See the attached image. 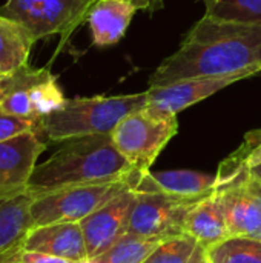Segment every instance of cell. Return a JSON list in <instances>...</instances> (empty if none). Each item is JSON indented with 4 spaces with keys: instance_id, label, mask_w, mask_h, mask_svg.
I'll return each mask as SVG.
<instances>
[{
    "instance_id": "obj_17",
    "label": "cell",
    "mask_w": 261,
    "mask_h": 263,
    "mask_svg": "<svg viewBox=\"0 0 261 263\" xmlns=\"http://www.w3.org/2000/svg\"><path fill=\"white\" fill-rule=\"evenodd\" d=\"M32 200L34 196L29 191L0 197V256L20 247L32 228Z\"/></svg>"
},
{
    "instance_id": "obj_5",
    "label": "cell",
    "mask_w": 261,
    "mask_h": 263,
    "mask_svg": "<svg viewBox=\"0 0 261 263\" xmlns=\"http://www.w3.org/2000/svg\"><path fill=\"white\" fill-rule=\"evenodd\" d=\"M177 131L175 114L146 105L123 117L111 137L118 153L137 173L143 174L149 171V166Z\"/></svg>"
},
{
    "instance_id": "obj_13",
    "label": "cell",
    "mask_w": 261,
    "mask_h": 263,
    "mask_svg": "<svg viewBox=\"0 0 261 263\" xmlns=\"http://www.w3.org/2000/svg\"><path fill=\"white\" fill-rule=\"evenodd\" d=\"M26 251L40 253L74 263L88 262V251L80 223L65 222L31 228L22 242Z\"/></svg>"
},
{
    "instance_id": "obj_16",
    "label": "cell",
    "mask_w": 261,
    "mask_h": 263,
    "mask_svg": "<svg viewBox=\"0 0 261 263\" xmlns=\"http://www.w3.org/2000/svg\"><path fill=\"white\" fill-rule=\"evenodd\" d=\"M185 233L195 237L197 242L206 250L232 237L228 230L217 190L191 211L186 220Z\"/></svg>"
},
{
    "instance_id": "obj_24",
    "label": "cell",
    "mask_w": 261,
    "mask_h": 263,
    "mask_svg": "<svg viewBox=\"0 0 261 263\" xmlns=\"http://www.w3.org/2000/svg\"><path fill=\"white\" fill-rule=\"evenodd\" d=\"M188 263H209V259H208V251L203 245H197V248L194 250L192 256L189 257Z\"/></svg>"
},
{
    "instance_id": "obj_9",
    "label": "cell",
    "mask_w": 261,
    "mask_h": 263,
    "mask_svg": "<svg viewBox=\"0 0 261 263\" xmlns=\"http://www.w3.org/2000/svg\"><path fill=\"white\" fill-rule=\"evenodd\" d=\"M217 191L231 236L261 242L260 182L246 170L232 182L217 186Z\"/></svg>"
},
{
    "instance_id": "obj_10",
    "label": "cell",
    "mask_w": 261,
    "mask_h": 263,
    "mask_svg": "<svg viewBox=\"0 0 261 263\" xmlns=\"http://www.w3.org/2000/svg\"><path fill=\"white\" fill-rule=\"evenodd\" d=\"M46 143L35 131L0 142V197L28 191L29 179Z\"/></svg>"
},
{
    "instance_id": "obj_7",
    "label": "cell",
    "mask_w": 261,
    "mask_h": 263,
    "mask_svg": "<svg viewBox=\"0 0 261 263\" xmlns=\"http://www.w3.org/2000/svg\"><path fill=\"white\" fill-rule=\"evenodd\" d=\"M209 194L197 197L171 196L165 193H137L132 203L126 234L142 239L166 240L185 233L191 211Z\"/></svg>"
},
{
    "instance_id": "obj_8",
    "label": "cell",
    "mask_w": 261,
    "mask_h": 263,
    "mask_svg": "<svg viewBox=\"0 0 261 263\" xmlns=\"http://www.w3.org/2000/svg\"><path fill=\"white\" fill-rule=\"evenodd\" d=\"M94 0H6L0 14L23 25L37 40L62 35L66 40L89 14Z\"/></svg>"
},
{
    "instance_id": "obj_6",
    "label": "cell",
    "mask_w": 261,
    "mask_h": 263,
    "mask_svg": "<svg viewBox=\"0 0 261 263\" xmlns=\"http://www.w3.org/2000/svg\"><path fill=\"white\" fill-rule=\"evenodd\" d=\"M65 100L57 77L49 68H34L28 63L0 79V108L37 125L60 108Z\"/></svg>"
},
{
    "instance_id": "obj_20",
    "label": "cell",
    "mask_w": 261,
    "mask_h": 263,
    "mask_svg": "<svg viewBox=\"0 0 261 263\" xmlns=\"http://www.w3.org/2000/svg\"><path fill=\"white\" fill-rule=\"evenodd\" d=\"M206 251L209 263H261V242L248 237H229Z\"/></svg>"
},
{
    "instance_id": "obj_12",
    "label": "cell",
    "mask_w": 261,
    "mask_h": 263,
    "mask_svg": "<svg viewBox=\"0 0 261 263\" xmlns=\"http://www.w3.org/2000/svg\"><path fill=\"white\" fill-rule=\"evenodd\" d=\"M238 80L242 79L240 77H194L163 86H152L146 91L148 105L155 109L177 116L180 111L211 97L212 94L231 86Z\"/></svg>"
},
{
    "instance_id": "obj_19",
    "label": "cell",
    "mask_w": 261,
    "mask_h": 263,
    "mask_svg": "<svg viewBox=\"0 0 261 263\" xmlns=\"http://www.w3.org/2000/svg\"><path fill=\"white\" fill-rule=\"evenodd\" d=\"M162 242L158 239H142L125 234L109 250L88 263H143Z\"/></svg>"
},
{
    "instance_id": "obj_1",
    "label": "cell",
    "mask_w": 261,
    "mask_h": 263,
    "mask_svg": "<svg viewBox=\"0 0 261 263\" xmlns=\"http://www.w3.org/2000/svg\"><path fill=\"white\" fill-rule=\"evenodd\" d=\"M261 72V23L203 15L149 77V88L194 77H240Z\"/></svg>"
},
{
    "instance_id": "obj_27",
    "label": "cell",
    "mask_w": 261,
    "mask_h": 263,
    "mask_svg": "<svg viewBox=\"0 0 261 263\" xmlns=\"http://www.w3.org/2000/svg\"><path fill=\"white\" fill-rule=\"evenodd\" d=\"M94 2H97V0H94Z\"/></svg>"
},
{
    "instance_id": "obj_15",
    "label": "cell",
    "mask_w": 261,
    "mask_h": 263,
    "mask_svg": "<svg viewBox=\"0 0 261 263\" xmlns=\"http://www.w3.org/2000/svg\"><path fill=\"white\" fill-rule=\"evenodd\" d=\"M137 8L129 0H97L89 9L88 25L95 46L115 45L128 31Z\"/></svg>"
},
{
    "instance_id": "obj_23",
    "label": "cell",
    "mask_w": 261,
    "mask_h": 263,
    "mask_svg": "<svg viewBox=\"0 0 261 263\" xmlns=\"http://www.w3.org/2000/svg\"><path fill=\"white\" fill-rule=\"evenodd\" d=\"M28 131H35L40 134L37 123L26 120V119H22V117H17L14 114L5 112L0 108V142L9 140V139L17 137L23 133H28Z\"/></svg>"
},
{
    "instance_id": "obj_11",
    "label": "cell",
    "mask_w": 261,
    "mask_h": 263,
    "mask_svg": "<svg viewBox=\"0 0 261 263\" xmlns=\"http://www.w3.org/2000/svg\"><path fill=\"white\" fill-rule=\"evenodd\" d=\"M134 200L135 191L132 188L126 190L78 222L86 243L88 260L103 254L126 234Z\"/></svg>"
},
{
    "instance_id": "obj_28",
    "label": "cell",
    "mask_w": 261,
    "mask_h": 263,
    "mask_svg": "<svg viewBox=\"0 0 261 263\" xmlns=\"http://www.w3.org/2000/svg\"><path fill=\"white\" fill-rule=\"evenodd\" d=\"M85 263H88V262H85Z\"/></svg>"
},
{
    "instance_id": "obj_22",
    "label": "cell",
    "mask_w": 261,
    "mask_h": 263,
    "mask_svg": "<svg viewBox=\"0 0 261 263\" xmlns=\"http://www.w3.org/2000/svg\"><path fill=\"white\" fill-rule=\"evenodd\" d=\"M197 245L191 234H180L163 240L143 263H188Z\"/></svg>"
},
{
    "instance_id": "obj_4",
    "label": "cell",
    "mask_w": 261,
    "mask_h": 263,
    "mask_svg": "<svg viewBox=\"0 0 261 263\" xmlns=\"http://www.w3.org/2000/svg\"><path fill=\"white\" fill-rule=\"evenodd\" d=\"M140 176L135 171L120 180L69 186L34 196L31 205L32 228L65 222L78 223L123 191L134 190Z\"/></svg>"
},
{
    "instance_id": "obj_3",
    "label": "cell",
    "mask_w": 261,
    "mask_h": 263,
    "mask_svg": "<svg viewBox=\"0 0 261 263\" xmlns=\"http://www.w3.org/2000/svg\"><path fill=\"white\" fill-rule=\"evenodd\" d=\"M146 105V91L111 97L66 99L60 108L42 119L38 123L40 136L60 143L75 137L111 134L123 117Z\"/></svg>"
},
{
    "instance_id": "obj_2",
    "label": "cell",
    "mask_w": 261,
    "mask_h": 263,
    "mask_svg": "<svg viewBox=\"0 0 261 263\" xmlns=\"http://www.w3.org/2000/svg\"><path fill=\"white\" fill-rule=\"evenodd\" d=\"M62 146L34 168L28 183L32 196L49 191L120 180L135 170L118 153L111 134L75 137L60 142Z\"/></svg>"
},
{
    "instance_id": "obj_21",
    "label": "cell",
    "mask_w": 261,
    "mask_h": 263,
    "mask_svg": "<svg viewBox=\"0 0 261 263\" xmlns=\"http://www.w3.org/2000/svg\"><path fill=\"white\" fill-rule=\"evenodd\" d=\"M208 17L242 22L261 23V0H203Z\"/></svg>"
},
{
    "instance_id": "obj_26",
    "label": "cell",
    "mask_w": 261,
    "mask_h": 263,
    "mask_svg": "<svg viewBox=\"0 0 261 263\" xmlns=\"http://www.w3.org/2000/svg\"><path fill=\"white\" fill-rule=\"evenodd\" d=\"M249 174H251L252 179H255L257 182H260L261 183V163L255 165V166H251V168H249Z\"/></svg>"
},
{
    "instance_id": "obj_14",
    "label": "cell",
    "mask_w": 261,
    "mask_h": 263,
    "mask_svg": "<svg viewBox=\"0 0 261 263\" xmlns=\"http://www.w3.org/2000/svg\"><path fill=\"white\" fill-rule=\"evenodd\" d=\"M218 180L217 174H205L189 170H174V171H157L143 173L134 191L137 193H165L171 196L182 197H197L203 194L214 193L217 190Z\"/></svg>"
},
{
    "instance_id": "obj_18",
    "label": "cell",
    "mask_w": 261,
    "mask_h": 263,
    "mask_svg": "<svg viewBox=\"0 0 261 263\" xmlns=\"http://www.w3.org/2000/svg\"><path fill=\"white\" fill-rule=\"evenodd\" d=\"M35 39L23 25L0 14V79L29 63Z\"/></svg>"
},
{
    "instance_id": "obj_25",
    "label": "cell",
    "mask_w": 261,
    "mask_h": 263,
    "mask_svg": "<svg viewBox=\"0 0 261 263\" xmlns=\"http://www.w3.org/2000/svg\"><path fill=\"white\" fill-rule=\"evenodd\" d=\"M258 163H261V142L257 145V148L252 151V154L249 156L248 166L251 168V166H255V165H258Z\"/></svg>"
}]
</instances>
